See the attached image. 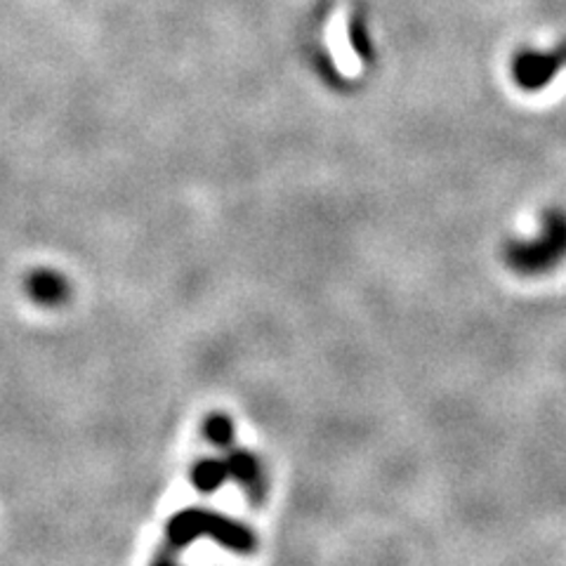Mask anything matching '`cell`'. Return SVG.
Instances as JSON below:
<instances>
[{
	"instance_id": "cell-1",
	"label": "cell",
	"mask_w": 566,
	"mask_h": 566,
	"mask_svg": "<svg viewBox=\"0 0 566 566\" xmlns=\"http://www.w3.org/2000/svg\"><path fill=\"white\" fill-rule=\"evenodd\" d=\"M503 260L520 276H545L566 262V210L553 208L541 218L536 234L503 245Z\"/></svg>"
},
{
	"instance_id": "cell-2",
	"label": "cell",
	"mask_w": 566,
	"mask_h": 566,
	"mask_svg": "<svg viewBox=\"0 0 566 566\" xmlns=\"http://www.w3.org/2000/svg\"><path fill=\"white\" fill-rule=\"evenodd\" d=\"M566 69V43L551 50L526 48L512 60V81L524 93H541Z\"/></svg>"
}]
</instances>
